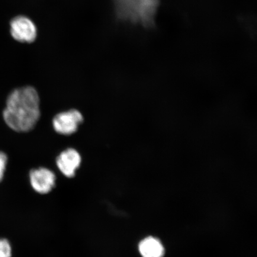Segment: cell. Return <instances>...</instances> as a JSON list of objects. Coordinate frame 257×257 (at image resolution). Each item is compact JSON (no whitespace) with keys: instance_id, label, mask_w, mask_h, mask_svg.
I'll use <instances>...</instances> for the list:
<instances>
[{"instance_id":"cell-4","label":"cell","mask_w":257,"mask_h":257,"mask_svg":"<svg viewBox=\"0 0 257 257\" xmlns=\"http://www.w3.org/2000/svg\"><path fill=\"white\" fill-rule=\"evenodd\" d=\"M83 121V115L78 110H70L60 112L54 117L53 124L57 133L69 136L76 133Z\"/></svg>"},{"instance_id":"cell-8","label":"cell","mask_w":257,"mask_h":257,"mask_svg":"<svg viewBox=\"0 0 257 257\" xmlns=\"http://www.w3.org/2000/svg\"><path fill=\"white\" fill-rule=\"evenodd\" d=\"M12 256V249L11 243L8 239H0V257Z\"/></svg>"},{"instance_id":"cell-5","label":"cell","mask_w":257,"mask_h":257,"mask_svg":"<svg viewBox=\"0 0 257 257\" xmlns=\"http://www.w3.org/2000/svg\"><path fill=\"white\" fill-rule=\"evenodd\" d=\"M30 182L35 192L40 194H47L55 187L56 176L47 168L35 169L30 173Z\"/></svg>"},{"instance_id":"cell-1","label":"cell","mask_w":257,"mask_h":257,"mask_svg":"<svg viewBox=\"0 0 257 257\" xmlns=\"http://www.w3.org/2000/svg\"><path fill=\"white\" fill-rule=\"evenodd\" d=\"M3 118L12 130L26 133L34 128L40 117V98L32 86L16 89L8 96Z\"/></svg>"},{"instance_id":"cell-3","label":"cell","mask_w":257,"mask_h":257,"mask_svg":"<svg viewBox=\"0 0 257 257\" xmlns=\"http://www.w3.org/2000/svg\"><path fill=\"white\" fill-rule=\"evenodd\" d=\"M11 34L16 41L22 43H32L37 37V28L31 19L18 16L10 22Z\"/></svg>"},{"instance_id":"cell-9","label":"cell","mask_w":257,"mask_h":257,"mask_svg":"<svg viewBox=\"0 0 257 257\" xmlns=\"http://www.w3.org/2000/svg\"><path fill=\"white\" fill-rule=\"evenodd\" d=\"M8 156L5 153L0 152V182L5 176L6 166L8 164Z\"/></svg>"},{"instance_id":"cell-6","label":"cell","mask_w":257,"mask_h":257,"mask_svg":"<svg viewBox=\"0 0 257 257\" xmlns=\"http://www.w3.org/2000/svg\"><path fill=\"white\" fill-rule=\"evenodd\" d=\"M82 158L75 149H68L63 151L57 157L56 165L58 169L67 178L75 176L77 170L81 165Z\"/></svg>"},{"instance_id":"cell-2","label":"cell","mask_w":257,"mask_h":257,"mask_svg":"<svg viewBox=\"0 0 257 257\" xmlns=\"http://www.w3.org/2000/svg\"><path fill=\"white\" fill-rule=\"evenodd\" d=\"M115 18L118 21L156 27V18L160 0H112Z\"/></svg>"},{"instance_id":"cell-7","label":"cell","mask_w":257,"mask_h":257,"mask_svg":"<svg viewBox=\"0 0 257 257\" xmlns=\"http://www.w3.org/2000/svg\"><path fill=\"white\" fill-rule=\"evenodd\" d=\"M139 251L143 257H163L165 249L160 240L149 237L140 243Z\"/></svg>"}]
</instances>
